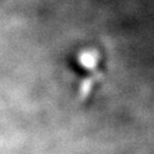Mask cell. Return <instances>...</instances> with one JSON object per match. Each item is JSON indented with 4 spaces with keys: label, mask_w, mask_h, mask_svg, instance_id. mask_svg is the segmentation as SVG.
Wrapping results in <instances>:
<instances>
[{
    "label": "cell",
    "mask_w": 154,
    "mask_h": 154,
    "mask_svg": "<svg viewBox=\"0 0 154 154\" xmlns=\"http://www.w3.org/2000/svg\"><path fill=\"white\" fill-rule=\"evenodd\" d=\"M79 61L86 69H94L97 62V57L96 55H93L91 53H83L82 55H80Z\"/></svg>",
    "instance_id": "6da1fadb"
},
{
    "label": "cell",
    "mask_w": 154,
    "mask_h": 154,
    "mask_svg": "<svg viewBox=\"0 0 154 154\" xmlns=\"http://www.w3.org/2000/svg\"><path fill=\"white\" fill-rule=\"evenodd\" d=\"M94 81H95V78H88L87 80H85V82L82 83V87H81V95L83 97L86 95H88V93L90 91L91 87H93Z\"/></svg>",
    "instance_id": "7a4b0ae2"
}]
</instances>
